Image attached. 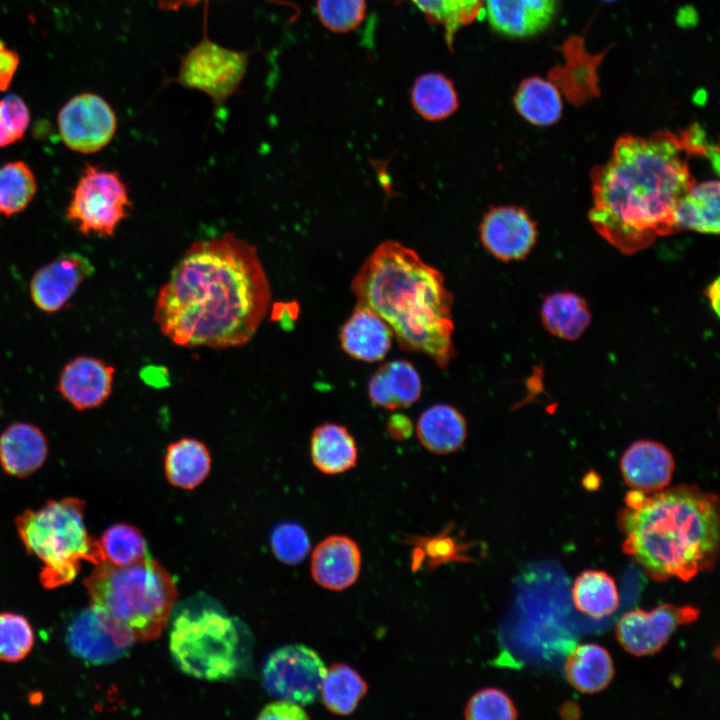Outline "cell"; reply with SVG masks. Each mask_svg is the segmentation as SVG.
Returning <instances> with one entry per match:
<instances>
[{
  "mask_svg": "<svg viewBox=\"0 0 720 720\" xmlns=\"http://www.w3.org/2000/svg\"><path fill=\"white\" fill-rule=\"evenodd\" d=\"M31 121L30 110L25 101L16 94L0 99V148L20 141Z\"/></svg>",
  "mask_w": 720,
  "mask_h": 720,
  "instance_id": "ab89813d",
  "label": "cell"
},
{
  "mask_svg": "<svg viewBox=\"0 0 720 720\" xmlns=\"http://www.w3.org/2000/svg\"><path fill=\"white\" fill-rule=\"evenodd\" d=\"M618 513L623 551L653 580L689 581L713 568L719 554L716 495L695 485L643 493L631 489Z\"/></svg>",
  "mask_w": 720,
  "mask_h": 720,
  "instance_id": "3957f363",
  "label": "cell"
},
{
  "mask_svg": "<svg viewBox=\"0 0 720 720\" xmlns=\"http://www.w3.org/2000/svg\"><path fill=\"white\" fill-rule=\"evenodd\" d=\"M169 647L177 667L198 679L228 680L240 667L237 625L214 609L180 612L172 623Z\"/></svg>",
  "mask_w": 720,
  "mask_h": 720,
  "instance_id": "52a82bcc",
  "label": "cell"
},
{
  "mask_svg": "<svg viewBox=\"0 0 720 720\" xmlns=\"http://www.w3.org/2000/svg\"><path fill=\"white\" fill-rule=\"evenodd\" d=\"M93 272L94 267L86 256L63 253L34 273L30 281L31 299L40 310L56 312Z\"/></svg>",
  "mask_w": 720,
  "mask_h": 720,
  "instance_id": "2e32d148",
  "label": "cell"
},
{
  "mask_svg": "<svg viewBox=\"0 0 720 720\" xmlns=\"http://www.w3.org/2000/svg\"><path fill=\"white\" fill-rule=\"evenodd\" d=\"M603 1H615V0H603Z\"/></svg>",
  "mask_w": 720,
  "mask_h": 720,
  "instance_id": "c3c4849f",
  "label": "cell"
},
{
  "mask_svg": "<svg viewBox=\"0 0 720 720\" xmlns=\"http://www.w3.org/2000/svg\"><path fill=\"white\" fill-rule=\"evenodd\" d=\"M700 609L691 605L662 604L651 611L641 609L625 613L616 624V637L622 648L634 656L660 651L673 632L699 617Z\"/></svg>",
  "mask_w": 720,
  "mask_h": 720,
  "instance_id": "7c38bea8",
  "label": "cell"
},
{
  "mask_svg": "<svg viewBox=\"0 0 720 720\" xmlns=\"http://www.w3.org/2000/svg\"><path fill=\"white\" fill-rule=\"evenodd\" d=\"M85 502L76 497L50 500L37 510L16 518L17 532L27 551L44 564L41 584L47 589L71 583L81 561L104 562L99 541L89 536L84 523Z\"/></svg>",
  "mask_w": 720,
  "mask_h": 720,
  "instance_id": "8992f818",
  "label": "cell"
},
{
  "mask_svg": "<svg viewBox=\"0 0 720 720\" xmlns=\"http://www.w3.org/2000/svg\"><path fill=\"white\" fill-rule=\"evenodd\" d=\"M705 294L716 314L719 312V278L711 282L705 290Z\"/></svg>",
  "mask_w": 720,
  "mask_h": 720,
  "instance_id": "7dc6e473",
  "label": "cell"
},
{
  "mask_svg": "<svg viewBox=\"0 0 720 720\" xmlns=\"http://www.w3.org/2000/svg\"><path fill=\"white\" fill-rule=\"evenodd\" d=\"M517 714L510 697L497 688L477 691L464 710V716L469 720H514Z\"/></svg>",
  "mask_w": 720,
  "mask_h": 720,
  "instance_id": "74e56055",
  "label": "cell"
},
{
  "mask_svg": "<svg viewBox=\"0 0 720 720\" xmlns=\"http://www.w3.org/2000/svg\"><path fill=\"white\" fill-rule=\"evenodd\" d=\"M57 127L63 143L72 151L91 154L114 137L117 117L110 104L90 92L70 98L59 110Z\"/></svg>",
  "mask_w": 720,
  "mask_h": 720,
  "instance_id": "8fae6325",
  "label": "cell"
},
{
  "mask_svg": "<svg viewBox=\"0 0 720 720\" xmlns=\"http://www.w3.org/2000/svg\"><path fill=\"white\" fill-rule=\"evenodd\" d=\"M575 607L594 619L614 613L619 606V596L614 579L601 570L583 571L572 587Z\"/></svg>",
  "mask_w": 720,
  "mask_h": 720,
  "instance_id": "f546056e",
  "label": "cell"
},
{
  "mask_svg": "<svg viewBox=\"0 0 720 720\" xmlns=\"http://www.w3.org/2000/svg\"><path fill=\"white\" fill-rule=\"evenodd\" d=\"M366 0H316L321 24L334 33L356 29L366 16Z\"/></svg>",
  "mask_w": 720,
  "mask_h": 720,
  "instance_id": "8d00e7d4",
  "label": "cell"
},
{
  "mask_svg": "<svg viewBox=\"0 0 720 720\" xmlns=\"http://www.w3.org/2000/svg\"><path fill=\"white\" fill-rule=\"evenodd\" d=\"M432 24L440 25L445 31L451 47L455 33L472 23L483 9V0H409Z\"/></svg>",
  "mask_w": 720,
  "mask_h": 720,
  "instance_id": "836d02e7",
  "label": "cell"
},
{
  "mask_svg": "<svg viewBox=\"0 0 720 720\" xmlns=\"http://www.w3.org/2000/svg\"><path fill=\"white\" fill-rule=\"evenodd\" d=\"M394 334L390 326L373 310L358 304L342 326L339 340L350 357L376 362L388 354Z\"/></svg>",
  "mask_w": 720,
  "mask_h": 720,
  "instance_id": "44dd1931",
  "label": "cell"
},
{
  "mask_svg": "<svg viewBox=\"0 0 720 720\" xmlns=\"http://www.w3.org/2000/svg\"><path fill=\"white\" fill-rule=\"evenodd\" d=\"M567 681L578 691L593 694L605 689L615 669L609 652L602 646L587 643L574 648L564 664Z\"/></svg>",
  "mask_w": 720,
  "mask_h": 720,
  "instance_id": "4316f807",
  "label": "cell"
},
{
  "mask_svg": "<svg viewBox=\"0 0 720 720\" xmlns=\"http://www.w3.org/2000/svg\"><path fill=\"white\" fill-rule=\"evenodd\" d=\"M480 237L484 247L496 258L521 260L536 243L537 227L521 207H493L482 219Z\"/></svg>",
  "mask_w": 720,
  "mask_h": 720,
  "instance_id": "5bb4252c",
  "label": "cell"
},
{
  "mask_svg": "<svg viewBox=\"0 0 720 720\" xmlns=\"http://www.w3.org/2000/svg\"><path fill=\"white\" fill-rule=\"evenodd\" d=\"M619 468L627 486L652 493L668 487L675 471V460L664 444L641 439L627 447L620 458Z\"/></svg>",
  "mask_w": 720,
  "mask_h": 720,
  "instance_id": "e0dca14e",
  "label": "cell"
},
{
  "mask_svg": "<svg viewBox=\"0 0 720 720\" xmlns=\"http://www.w3.org/2000/svg\"><path fill=\"white\" fill-rule=\"evenodd\" d=\"M248 57L247 52L231 50L204 38L184 57L176 81L204 92L220 104L239 87Z\"/></svg>",
  "mask_w": 720,
  "mask_h": 720,
  "instance_id": "9c48e42d",
  "label": "cell"
},
{
  "mask_svg": "<svg viewBox=\"0 0 720 720\" xmlns=\"http://www.w3.org/2000/svg\"><path fill=\"white\" fill-rule=\"evenodd\" d=\"M37 192V180L24 161H11L0 166V215L11 217L32 202Z\"/></svg>",
  "mask_w": 720,
  "mask_h": 720,
  "instance_id": "d6a6232c",
  "label": "cell"
},
{
  "mask_svg": "<svg viewBox=\"0 0 720 720\" xmlns=\"http://www.w3.org/2000/svg\"><path fill=\"white\" fill-rule=\"evenodd\" d=\"M415 429L422 446L439 455L457 451L467 437L465 417L449 404L428 407L419 416Z\"/></svg>",
  "mask_w": 720,
  "mask_h": 720,
  "instance_id": "603a6c76",
  "label": "cell"
},
{
  "mask_svg": "<svg viewBox=\"0 0 720 720\" xmlns=\"http://www.w3.org/2000/svg\"><path fill=\"white\" fill-rule=\"evenodd\" d=\"M98 541L104 562L115 566L131 565L149 557L142 533L127 523L110 526Z\"/></svg>",
  "mask_w": 720,
  "mask_h": 720,
  "instance_id": "e575fe53",
  "label": "cell"
},
{
  "mask_svg": "<svg viewBox=\"0 0 720 720\" xmlns=\"http://www.w3.org/2000/svg\"><path fill=\"white\" fill-rule=\"evenodd\" d=\"M513 102L520 116L536 126L555 124L563 112V96L549 78L532 76L524 79Z\"/></svg>",
  "mask_w": 720,
  "mask_h": 720,
  "instance_id": "83f0119b",
  "label": "cell"
},
{
  "mask_svg": "<svg viewBox=\"0 0 720 720\" xmlns=\"http://www.w3.org/2000/svg\"><path fill=\"white\" fill-rule=\"evenodd\" d=\"M113 380V366L94 357L79 356L61 371L58 390L74 408L91 409L107 400Z\"/></svg>",
  "mask_w": 720,
  "mask_h": 720,
  "instance_id": "ac0fdd59",
  "label": "cell"
},
{
  "mask_svg": "<svg viewBox=\"0 0 720 720\" xmlns=\"http://www.w3.org/2000/svg\"><path fill=\"white\" fill-rule=\"evenodd\" d=\"M133 634L104 610L91 605L67 630L71 652L90 664H107L124 656L135 642Z\"/></svg>",
  "mask_w": 720,
  "mask_h": 720,
  "instance_id": "4fadbf2b",
  "label": "cell"
},
{
  "mask_svg": "<svg viewBox=\"0 0 720 720\" xmlns=\"http://www.w3.org/2000/svg\"><path fill=\"white\" fill-rule=\"evenodd\" d=\"M270 303L257 249L227 233L185 251L159 290L154 321L177 346L239 347L253 338Z\"/></svg>",
  "mask_w": 720,
  "mask_h": 720,
  "instance_id": "6da1fadb",
  "label": "cell"
},
{
  "mask_svg": "<svg viewBox=\"0 0 720 720\" xmlns=\"http://www.w3.org/2000/svg\"><path fill=\"white\" fill-rule=\"evenodd\" d=\"M131 207L126 184L114 171L87 164L66 209V219L85 236L112 237Z\"/></svg>",
  "mask_w": 720,
  "mask_h": 720,
  "instance_id": "ba28073f",
  "label": "cell"
},
{
  "mask_svg": "<svg viewBox=\"0 0 720 720\" xmlns=\"http://www.w3.org/2000/svg\"><path fill=\"white\" fill-rule=\"evenodd\" d=\"M200 0H157L160 9L176 11L183 7L194 6Z\"/></svg>",
  "mask_w": 720,
  "mask_h": 720,
  "instance_id": "bcb514c9",
  "label": "cell"
},
{
  "mask_svg": "<svg viewBox=\"0 0 720 720\" xmlns=\"http://www.w3.org/2000/svg\"><path fill=\"white\" fill-rule=\"evenodd\" d=\"M540 317L551 335L566 341L578 340L592 319L586 300L570 291L546 296L540 308Z\"/></svg>",
  "mask_w": 720,
  "mask_h": 720,
  "instance_id": "484cf974",
  "label": "cell"
},
{
  "mask_svg": "<svg viewBox=\"0 0 720 720\" xmlns=\"http://www.w3.org/2000/svg\"><path fill=\"white\" fill-rule=\"evenodd\" d=\"M83 583L91 605L119 621L136 641L160 636L178 597L171 575L150 557L127 566L100 563Z\"/></svg>",
  "mask_w": 720,
  "mask_h": 720,
  "instance_id": "5b68a950",
  "label": "cell"
},
{
  "mask_svg": "<svg viewBox=\"0 0 720 720\" xmlns=\"http://www.w3.org/2000/svg\"><path fill=\"white\" fill-rule=\"evenodd\" d=\"M368 396L373 404L383 409L394 411L400 408L393 395L383 366L369 379Z\"/></svg>",
  "mask_w": 720,
  "mask_h": 720,
  "instance_id": "b9f144b4",
  "label": "cell"
},
{
  "mask_svg": "<svg viewBox=\"0 0 720 720\" xmlns=\"http://www.w3.org/2000/svg\"><path fill=\"white\" fill-rule=\"evenodd\" d=\"M19 55L0 39V92L6 91L19 66Z\"/></svg>",
  "mask_w": 720,
  "mask_h": 720,
  "instance_id": "ee69618b",
  "label": "cell"
},
{
  "mask_svg": "<svg viewBox=\"0 0 720 720\" xmlns=\"http://www.w3.org/2000/svg\"><path fill=\"white\" fill-rule=\"evenodd\" d=\"M358 304L378 314L399 345L422 353L440 368L455 356L451 293L442 274L411 249L394 241L380 244L352 281Z\"/></svg>",
  "mask_w": 720,
  "mask_h": 720,
  "instance_id": "277c9868",
  "label": "cell"
},
{
  "mask_svg": "<svg viewBox=\"0 0 720 720\" xmlns=\"http://www.w3.org/2000/svg\"><path fill=\"white\" fill-rule=\"evenodd\" d=\"M34 645V633L28 620L15 613L0 614V661L23 660Z\"/></svg>",
  "mask_w": 720,
  "mask_h": 720,
  "instance_id": "d590c367",
  "label": "cell"
},
{
  "mask_svg": "<svg viewBox=\"0 0 720 720\" xmlns=\"http://www.w3.org/2000/svg\"><path fill=\"white\" fill-rule=\"evenodd\" d=\"M563 61L555 65L548 78L572 105L580 106L600 95L598 70L607 53H591L578 35L569 36L560 46Z\"/></svg>",
  "mask_w": 720,
  "mask_h": 720,
  "instance_id": "9a60e30c",
  "label": "cell"
},
{
  "mask_svg": "<svg viewBox=\"0 0 720 720\" xmlns=\"http://www.w3.org/2000/svg\"><path fill=\"white\" fill-rule=\"evenodd\" d=\"M678 231L719 233V182L709 180L694 184L675 209Z\"/></svg>",
  "mask_w": 720,
  "mask_h": 720,
  "instance_id": "f1b7e54d",
  "label": "cell"
},
{
  "mask_svg": "<svg viewBox=\"0 0 720 720\" xmlns=\"http://www.w3.org/2000/svg\"><path fill=\"white\" fill-rule=\"evenodd\" d=\"M411 102L424 119L438 121L452 115L458 108V96L453 83L441 73L419 76L411 89Z\"/></svg>",
  "mask_w": 720,
  "mask_h": 720,
  "instance_id": "4dcf8cb0",
  "label": "cell"
},
{
  "mask_svg": "<svg viewBox=\"0 0 720 720\" xmlns=\"http://www.w3.org/2000/svg\"><path fill=\"white\" fill-rule=\"evenodd\" d=\"M368 686L356 670L346 664H333L326 670L321 697L325 707L337 715L352 713L365 696Z\"/></svg>",
  "mask_w": 720,
  "mask_h": 720,
  "instance_id": "1f68e13d",
  "label": "cell"
},
{
  "mask_svg": "<svg viewBox=\"0 0 720 720\" xmlns=\"http://www.w3.org/2000/svg\"><path fill=\"white\" fill-rule=\"evenodd\" d=\"M483 7L494 31L509 38H527L547 29L558 0H483Z\"/></svg>",
  "mask_w": 720,
  "mask_h": 720,
  "instance_id": "d6986e66",
  "label": "cell"
},
{
  "mask_svg": "<svg viewBox=\"0 0 720 720\" xmlns=\"http://www.w3.org/2000/svg\"><path fill=\"white\" fill-rule=\"evenodd\" d=\"M693 155L707 157L708 150L689 129L618 138L610 159L591 172L588 217L596 232L627 255L678 232L675 209L696 183L688 165Z\"/></svg>",
  "mask_w": 720,
  "mask_h": 720,
  "instance_id": "7a4b0ae2",
  "label": "cell"
},
{
  "mask_svg": "<svg viewBox=\"0 0 720 720\" xmlns=\"http://www.w3.org/2000/svg\"><path fill=\"white\" fill-rule=\"evenodd\" d=\"M393 395L400 408L420 399L422 382L414 365L406 360H394L383 365Z\"/></svg>",
  "mask_w": 720,
  "mask_h": 720,
  "instance_id": "60d3db41",
  "label": "cell"
},
{
  "mask_svg": "<svg viewBox=\"0 0 720 720\" xmlns=\"http://www.w3.org/2000/svg\"><path fill=\"white\" fill-rule=\"evenodd\" d=\"M325 673V665L314 650L294 644L272 652L265 661L262 682L275 698L307 705L317 699Z\"/></svg>",
  "mask_w": 720,
  "mask_h": 720,
  "instance_id": "30bf717a",
  "label": "cell"
},
{
  "mask_svg": "<svg viewBox=\"0 0 720 720\" xmlns=\"http://www.w3.org/2000/svg\"><path fill=\"white\" fill-rule=\"evenodd\" d=\"M310 456L320 472L336 475L356 465L358 449L354 437L345 426L326 422L312 432Z\"/></svg>",
  "mask_w": 720,
  "mask_h": 720,
  "instance_id": "d4e9b609",
  "label": "cell"
},
{
  "mask_svg": "<svg viewBox=\"0 0 720 720\" xmlns=\"http://www.w3.org/2000/svg\"><path fill=\"white\" fill-rule=\"evenodd\" d=\"M387 431L394 440H406L413 433V423L411 419L402 413H394L387 421Z\"/></svg>",
  "mask_w": 720,
  "mask_h": 720,
  "instance_id": "f6af8a7d",
  "label": "cell"
},
{
  "mask_svg": "<svg viewBox=\"0 0 720 720\" xmlns=\"http://www.w3.org/2000/svg\"><path fill=\"white\" fill-rule=\"evenodd\" d=\"M271 547L274 555L281 562L296 565L306 558L310 550V541L302 526L293 522H283L271 533Z\"/></svg>",
  "mask_w": 720,
  "mask_h": 720,
  "instance_id": "f35d334b",
  "label": "cell"
},
{
  "mask_svg": "<svg viewBox=\"0 0 720 720\" xmlns=\"http://www.w3.org/2000/svg\"><path fill=\"white\" fill-rule=\"evenodd\" d=\"M360 565L361 554L356 542L344 535H332L314 549L311 574L320 586L340 591L354 584Z\"/></svg>",
  "mask_w": 720,
  "mask_h": 720,
  "instance_id": "ffe728a7",
  "label": "cell"
},
{
  "mask_svg": "<svg viewBox=\"0 0 720 720\" xmlns=\"http://www.w3.org/2000/svg\"><path fill=\"white\" fill-rule=\"evenodd\" d=\"M211 453L200 440L184 437L170 443L164 457V473L170 485L193 490L209 476Z\"/></svg>",
  "mask_w": 720,
  "mask_h": 720,
  "instance_id": "cb8c5ba5",
  "label": "cell"
},
{
  "mask_svg": "<svg viewBox=\"0 0 720 720\" xmlns=\"http://www.w3.org/2000/svg\"><path fill=\"white\" fill-rule=\"evenodd\" d=\"M258 719H284L303 720L309 716L298 704L279 700L265 706L257 717Z\"/></svg>",
  "mask_w": 720,
  "mask_h": 720,
  "instance_id": "7bdbcfd3",
  "label": "cell"
},
{
  "mask_svg": "<svg viewBox=\"0 0 720 720\" xmlns=\"http://www.w3.org/2000/svg\"><path fill=\"white\" fill-rule=\"evenodd\" d=\"M48 443L44 433L28 423H14L0 436V465L15 477H26L45 462Z\"/></svg>",
  "mask_w": 720,
  "mask_h": 720,
  "instance_id": "7402d4cb",
  "label": "cell"
}]
</instances>
